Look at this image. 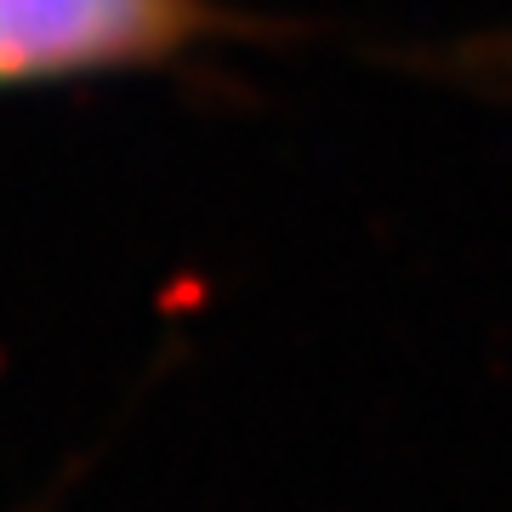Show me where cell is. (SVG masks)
<instances>
[{
  "mask_svg": "<svg viewBox=\"0 0 512 512\" xmlns=\"http://www.w3.org/2000/svg\"><path fill=\"white\" fill-rule=\"evenodd\" d=\"M205 29V0H0V92L148 69Z\"/></svg>",
  "mask_w": 512,
  "mask_h": 512,
  "instance_id": "1",
  "label": "cell"
}]
</instances>
